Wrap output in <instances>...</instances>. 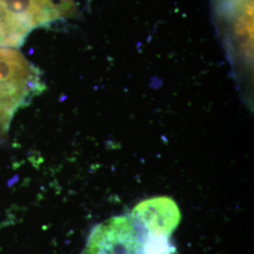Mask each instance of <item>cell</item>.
<instances>
[{"instance_id": "cell-1", "label": "cell", "mask_w": 254, "mask_h": 254, "mask_svg": "<svg viewBox=\"0 0 254 254\" xmlns=\"http://www.w3.org/2000/svg\"><path fill=\"white\" fill-rule=\"evenodd\" d=\"M45 89L35 66L18 51L0 46V140L19 109Z\"/></svg>"}, {"instance_id": "cell-2", "label": "cell", "mask_w": 254, "mask_h": 254, "mask_svg": "<svg viewBox=\"0 0 254 254\" xmlns=\"http://www.w3.org/2000/svg\"><path fill=\"white\" fill-rule=\"evenodd\" d=\"M81 254H143L142 239L130 217L116 216L92 228Z\"/></svg>"}, {"instance_id": "cell-3", "label": "cell", "mask_w": 254, "mask_h": 254, "mask_svg": "<svg viewBox=\"0 0 254 254\" xmlns=\"http://www.w3.org/2000/svg\"><path fill=\"white\" fill-rule=\"evenodd\" d=\"M130 218L141 238L169 237L181 222V211L169 197L142 200L132 210Z\"/></svg>"}, {"instance_id": "cell-4", "label": "cell", "mask_w": 254, "mask_h": 254, "mask_svg": "<svg viewBox=\"0 0 254 254\" xmlns=\"http://www.w3.org/2000/svg\"><path fill=\"white\" fill-rule=\"evenodd\" d=\"M143 254H174L175 248L169 237H143Z\"/></svg>"}]
</instances>
